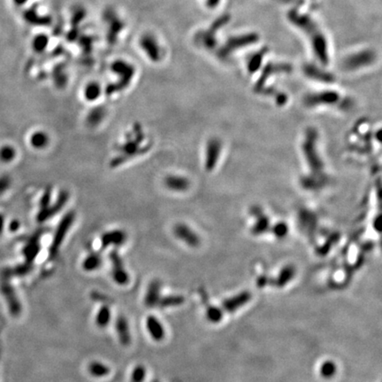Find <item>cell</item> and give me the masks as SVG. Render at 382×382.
<instances>
[{
	"label": "cell",
	"mask_w": 382,
	"mask_h": 382,
	"mask_svg": "<svg viewBox=\"0 0 382 382\" xmlns=\"http://www.w3.org/2000/svg\"><path fill=\"white\" fill-rule=\"evenodd\" d=\"M317 134L314 130H309L306 133V137L303 143V151L307 165L311 169L309 177L304 178V185L312 183L309 188H321L325 179L324 163L321 159L316 146Z\"/></svg>",
	"instance_id": "cell-1"
},
{
	"label": "cell",
	"mask_w": 382,
	"mask_h": 382,
	"mask_svg": "<svg viewBox=\"0 0 382 382\" xmlns=\"http://www.w3.org/2000/svg\"><path fill=\"white\" fill-rule=\"evenodd\" d=\"M112 71L120 77V80L113 84L109 85L106 89V93L108 95L125 89L135 75L134 66L123 60H118L112 63Z\"/></svg>",
	"instance_id": "cell-2"
},
{
	"label": "cell",
	"mask_w": 382,
	"mask_h": 382,
	"mask_svg": "<svg viewBox=\"0 0 382 382\" xmlns=\"http://www.w3.org/2000/svg\"><path fill=\"white\" fill-rule=\"evenodd\" d=\"M135 140H132L131 137L129 136L127 141L125 142L120 147V151L121 152V156L119 158H114L112 160V166H116L120 164L124 160H127L130 157H134L135 155L140 152V143L143 140V134L141 127H135Z\"/></svg>",
	"instance_id": "cell-3"
},
{
	"label": "cell",
	"mask_w": 382,
	"mask_h": 382,
	"mask_svg": "<svg viewBox=\"0 0 382 382\" xmlns=\"http://www.w3.org/2000/svg\"><path fill=\"white\" fill-rule=\"evenodd\" d=\"M75 219V213L73 211L68 212L65 214V216L62 218L60 222L58 223L56 232H55L54 237L52 240V243L50 246V255L55 256L58 252V249L60 247L63 241L65 239L67 233L69 231L70 228L73 225V221Z\"/></svg>",
	"instance_id": "cell-4"
},
{
	"label": "cell",
	"mask_w": 382,
	"mask_h": 382,
	"mask_svg": "<svg viewBox=\"0 0 382 382\" xmlns=\"http://www.w3.org/2000/svg\"><path fill=\"white\" fill-rule=\"evenodd\" d=\"M222 143L216 137L208 140L205 146V167L208 172L214 169L220 160L222 153Z\"/></svg>",
	"instance_id": "cell-5"
},
{
	"label": "cell",
	"mask_w": 382,
	"mask_h": 382,
	"mask_svg": "<svg viewBox=\"0 0 382 382\" xmlns=\"http://www.w3.org/2000/svg\"><path fill=\"white\" fill-rule=\"evenodd\" d=\"M173 232L177 239L182 241V243H185L188 246L197 247L200 243L199 236L185 223L179 222L177 224L174 225Z\"/></svg>",
	"instance_id": "cell-6"
},
{
	"label": "cell",
	"mask_w": 382,
	"mask_h": 382,
	"mask_svg": "<svg viewBox=\"0 0 382 382\" xmlns=\"http://www.w3.org/2000/svg\"><path fill=\"white\" fill-rule=\"evenodd\" d=\"M341 100L339 93L336 91H321L319 93L310 94L305 97V104L311 107L316 105H332Z\"/></svg>",
	"instance_id": "cell-7"
},
{
	"label": "cell",
	"mask_w": 382,
	"mask_h": 382,
	"mask_svg": "<svg viewBox=\"0 0 382 382\" xmlns=\"http://www.w3.org/2000/svg\"><path fill=\"white\" fill-rule=\"evenodd\" d=\"M111 260H112V277L116 284L120 286H126L129 283L130 277L129 274L127 273L123 266V263L121 261L120 256L116 253L115 251L112 252L111 254Z\"/></svg>",
	"instance_id": "cell-8"
},
{
	"label": "cell",
	"mask_w": 382,
	"mask_h": 382,
	"mask_svg": "<svg viewBox=\"0 0 382 382\" xmlns=\"http://www.w3.org/2000/svg\"><path fill=\"white\" fill-rule=\"evenodd\" d=\"M68 198H69V193L66 190H62L61 192L58 194V198L53 205H50L47 208L40 210L38 216H37L39 221H41V222L45 221L49 218L54 216L56 213L60 212L62 208L67 203Z\"/></svg>",
	"instance_id": "cell-9"
},
{
	"label": "cell",
	"mask_w": 382,
	"mask_h": 382,
	"mask_svg": "<svg viewBox=\"0 0 382 382\" xmlns=\"http://www.w3.org/2000/svg\"><path fill=\"white\" fill-rule=\"evenodd\" d=\"M147 332L156 343H160L166 337V329L158 317L149 315L145 321Z\"/></svg>",
	"instance_id": "cell-10"
},
{
	"label": "cell",
	"mask_w": 382,
	"mask_h": 382,
	"mask_svg": "<svg viewBox=\"0 0 382 382\" xmlns=\"http://www.w3.org/2000/svg\"><path fill=\"white\" fill-rule=\"evenodd\" d=\"M127 235L126 232L121 229H114L104 233L101 237L102 247L107 248L109 246L119 247L123 245L127 242Z\"/></svg>",
	"instance_id": "cell-11"
},
{
	"label": "cell",
	"mask_w": 382,
	"mask_h": 382,
	"mask_svg": "<svg viewBox=\"0 0 382 382\" xmlns=\"http://www.w3.org/2000/svg\"><path fill=\"white\" fill-rule=\"evenodd\" d=\"M141 48L151 61L158 62L162 58L161 49L158 42L150 35L144 36L140 42Z\"/></svg>",
	"instance_id": "cell-12"
},
{
	"label": "cell",
	"mask_w": 382,
	"mask_h": 382,
	"mask_svg": "<svg viewBox=\"0 0 382 382\" xmlns=\"http://www.w3.org/2000/svg\"><path fill=\"white\" fill-rule=\"evenodd\" d=\"M164 184L174 192H185L190 187L189 179L180 174H168L164 180Z\"/></svg>",
	"instance_id": "cell-13"
},
{
	"label": "cell",
	"mask_w": 382,
	"mask_h": 382,
	"mask_svg": "<svg viewBox=\"0 0 382 382\" xmlns=\"http://www.w3.org/2000/svg\"><path fill=\"white\" fill-rule=\"evenodd\" d=\"M116 332L119 337L120 344L123 346H128L131 343V334L129 324L126 317L120 315L117 318L115 323Z\"/></svg>",
	"instance_id": "cell-14"
},
{
	"label": "cell",
	"mask_w": 382,
	"mask_h": 382,
	"mask_svg": "<svg viewBox=\"0 0 382 382\" xmlns=\"http://www.w3.org/2000/svg\"><path fill=\"white\" fill-rule=\"evenodd\" d=\"M160 289H161V284L158 282V280H154L150 283L147 289L146 295H145V299L144 303L147 307H155L158 305L159 300H160Z\"/></svg>",
	"instance_id": "cell-15"
},
{
	"label": "cell",
	"mask_w": 382,
	"mask_h": 382,
	"mask_svg": "<svg viewBox=\"0 0 382 382\" xmlns=\"http://www.w3.org/2000/svg\"><path fill=\"white\" fill-rule=\"evenodd\" d=\"M88 372L94 378H104L111 373L110 367L101 361H92L88 366Z\"/></svg>",
	"instance_id": "cell-16"
},
{
	"label": "cell",
	"mask_w": 382,
	"mask_h": 382,
	"mask_svg": "<svg viewBox=\"0 0 382 382\" xmlns=\"http://www.w3.org/2000/svg\"><path fill=\"white\" fill-rule=\"evenodd\" d=\"M103 259L99 253H90L81 263V267L85 272H95L100 268Z\"/></svg>",
	"instance_id": "cell-17"
},
{
	"label": "cell",
	"mask_w": 382,
	"mask_h": 382,
	"mask_svg": "<svg viewBox=\"0 0 382 382\" xmlns=\"http://www.w3.org/2000/svg\"><path fill=\"white\" fill-rule=\"evenodd\" d=\"M50 142V137L46 132L39 130L36 131L31 135L30 144L31 146L35 148L36 150H42L49 144Z\"/></svg>",
	"instance_id": "cell-18"
},
{
	"label": "cell",
	"mask_w": 382,
	"mask_h": 382,
	"mask_svg": "<svg viewBox=\"0 0 382 382\" xmlns=\"http://www.w3.org/2000/svg\"><path fill=\"white\" fill-rule=\"evenodd\" d=\"M111 318H112V313L108 306L107 305L102 306L100 309L98 310L96 315V320H95L97 328H106L111 321Z\"/></svg>",
	"instance_id": "cell-19"
},
{
	"label": "cell",
	"mask_w": 382,
	"mask_h": 382,
	"mask_svg": "<svg viewBox=\"0 0 382 382\" xmlns=\"http://www.w3.org/2000/svg\"><path fill=\"white\" fill-rule=\"evenodd\" d=\"M101 93H102V90H101L100 84L96 81H91V82L86 85L83 94H84L86 100L89 101V102H94L100 97Z\"/></svg>",
	"instance_id": "cell-20"
},
{
	"label": "cell",
	"mask_w": 382,
	"mask_h": 382,
	"mask_svg": "<svg viewBox=\"0 0 382 382\" xmlns=\"http://www.w3.org/2000/svg\"><path fill=\"white\" fill-rule=\"evenodd\" d=\"M40 251V244H39L38 239L31 240L29 243H27V246L24 249V254L27 259V263H30L32 260L35 259V257L38 254Z\"/></svg>",
	"instance_id": "cell-21"
},
{
	"label": "cell",
	"mask_w": 382,
	"mask_h": 382,
	"mask_svg": "<svg viewBox=\"0 0 382 382\" xmlns=\"http://www.w3.org/2000/svg\"><path fill=\"white\" fill-rule=\"evenodd\" d=\"M104 115H105V111L103 107L92 109L87 117V122L90 126H96L104 119Z\"/></svg>",
	"instance_id": "cell-22"
},
{
	"label": "cell",
	"mask_w": 382,
	"mask_h": 382,
	"mask_svg": "<svg viewBox=\"0 0 382 382\" xmlns=\"http://www.w3.org/2000/svg\"><path fill=\"white\" fill-rule=\"evenodd\" d=\"M146 368L143 365L135 366L131 372V382H143L146 378Z\"/></svg>",
	"instance_id": "cell-23"
},
{
	"label": "cell",
	"mask_w": 382,
	"mask_h": 382,
	"mask_svg": "<svg viewBox=\"0 0 382 382\" xmlns=\"http://www.w3.org/2000/svg\"><path fill=\"white\" fill-rule=\"evenodd\" d=\"M183 301H184V299L182 297L170 296V297L160 298L158 305L160 307H173V306L182 305Z\"/></svg>",
	"instance_id": "cell-24"
},
{
	"label": "cell",
	"mask_w": 382,
	"mask_h": 382,
	"mask_svg": "<svg viewBox=\"0 0 382 382\" xmlns=\"http://www.w3.org/2000/svg\"><path fill=\"white\" fill-rule=\"evenodd\" d=\"M16 151L13 147L4 145L0 149V159L3 162H10L15 158Z\"/></svg>",
	"instance_id": "cell-25"
},
{
	"label": "cell",
	"mask_w": 382,
	"mask_h": 382,
	"mask_svg": "<svg viewBox=\"0 0 382 382\" xmlns=\"http://www.w3.org/2000/svg\"><path fill=\"white\" fill-rule=\"evenodd\" d=\"M321 375L325 378H331L336 374V367L335 364L331 362H326L321 367Z\"/></svg>",
	"instance_id": "cell-26"
},
{
	"label": "cell",
	"mask_w": 382,
	"mask_h": 382,
	"mask_svg": "<svg viewBox=\"0 0 382 382\" xmlns=\"http://www.w3.org/2000/svg\"><path fill=\"white\" fill-rule=\"evenodd\" d=\"M50 198H51V190L50 189H46L42 195L41 201H40V207L41 210L47 208L50 205Z\"/></svg>",
	"instance_id": "cell-27"
},
{
	"label": "cell",
	"mask_w": 382,
	"mask_h": 382,
	"mask_svg": "<svg viewBox=\"0 0 382 382\" xmlns=\"http://www.w3.org/2000/svg\"><path fill=\"white\" fill-rule=\"evenodd\" d=\"M33 46L36 51H42L46 46V40L44 37H36L33 42Z\"/></svg>",
	"instance_id": "cell-28"
},
{
	"label": "cell",
	"mask_w": 382,
	"mask_h": 382,
	"mask_svg": "<svg viewBox=\"0 0 382 382\" xmlns=\"http://www.w3.org/2000/svg\"><path fill=\"white\" fill-rule=\"evenodd\" d=\"M287 226L284 223L277 225V228H275V235L279 236H284L287 234Z\"/></svg>",
	"instance_id": "cell-29"
},
{
	"label": "cell",
	"mask_w": 382,
	"mask_h": 382,
	"mask_svg": "<svg viewBox=\"0 0 382 382\" xmlns=\"http://www.w3.org/2000/svg\"><path fill=\"white\" fill-rule=\"evenodd\" d=\"M10 185V181L7 177L1 178L0 179V194L4 192V190L9 188Z\"/></svg>",
	"instance_id": "cell-30"
},
{
	"label": "cell",
	"mask_w": 382,
	"mask_h": 382,
	"mask_svg": "<svg viewBox=\"0 0 382 382\" xmlns=\"http://www.w3.org/2000/svg\"><path fill=\"white\" fill-rule=\"evenodd\" d=\"M19 222H18L17 220H13L12 223H11V225H10V229H11L12 231H16V230L19 228Z\"/></svg>",
	"instance_id": "cell-31"
},
{
	"label": "cell",
	"mask_w": 382,
	"mask_h": 382,
	"mask_svg": "<svg viewBox=\"0 0 382 382\" xmlns=\"http://www.w3.org/2000/svg\"><path fill=\"white\" fill-rule=\"evenodd\" d=\"M28 0H13V2L18 5H21V4H26Z\"/></svg>",
	"instance_id": "cell-32"
},
{
	"label": "cell",
	"mask_w": 382,
	"mask_h": 382,
	"mask_svg": "<svg viewBox=\"0 0 382 382\" xmlns=\"http://www.w3.org/2000/svg\"><path fill=\"white\" fill-rule=\"evenodd\" d=\"M3 226H4V217L0 214V233L3 230Z\"/></svg>",
	"instance_id": "cell-33"
}]
</instances>
